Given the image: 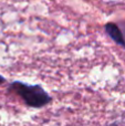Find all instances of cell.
<instances>
[{
    "label": "cell",
    "mask_w": 125,
    "mask_h": 126,
    "mask_svg": "<svg viewBox=\"0 0 125 126\" xmlns=\"http://www.w3.org/2000/svg\"><path fill=\"white\" fill-rule=\"evenodd\" d=\"M8 90L18 94L23 100V102L30 107L40 109L48 105L52 101V97L48 94V92L44 91L40 85H29L15 81L11 83Z\"/></svg>",
    "instance_id": "cell-1"
},
{
    "label": "cell",
    "mask_w": 125,
    "mask_h": 126,
    "mask_svg": "<svg viewBox=\"0 0 125 126\" xmlns=\"http://www.w3.org/2000/svg\"><path fill=\"white\" fill-rule=\"evenodd\" d=\"M104 29H105V32L108 33V35L115 42V43L125 49V38H124L123 33H122L121 29L119 28L117 24L112 23V22H109V23L105 24Z\"/></svg>",
    "instance_id": "cell-2"
},
{
    "label": "cell",
    "mask_w": 125,
    "mask_h": 126,
    "mask_svg": "<svg viewBox=\"0 0 125 126\" xmlns=\"http://www.w3.org/2000/svg\"><path fill=\"white\" fill-rule=\"evenodd\" d=\"M2 83H6V79H4L3 76L0 74V84H2Z\"/></svg>",
    "instance_id": "cell-3"
},
{
    "label": "cell",
    "mask_w": 125,
    "mask_h": 126,
    "mask_svg": "<svg viewBox=\"0 0 125 126\" xmlns=\"http://www.w3.org/2000/svg\"><path fill=\"white\" fill-rule=\"evenodd\" d=\"M110 126H125V125H121V124H119V123H113V124H111Z\"/></svg>",
    "instance_id": "cell-4"
}]
</instances>
